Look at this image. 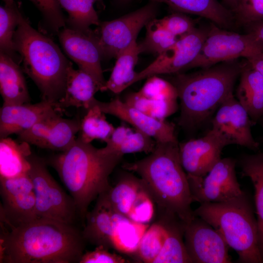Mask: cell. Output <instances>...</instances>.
<instances>
[{
    "instance_id": "9",
    "label": "cell",
    "mask_w": 263,
    "mask_h": 263,
    "mask_svg": "<svg viewBox=\"0 0 263 263\" xmlns=\"http://www.w3.org/2000/svg\"><path fill=\"white\" fill-rule=\"evenodd\" d=\"M236 164L232 158H221L204 176L187 175L193 201L221 202L241 195L244 191L236 177Z\"/></svg>"
},
{
    "instance_id": "41",
    "label": "cell",
    "mask_w": 263,
    "mask_h": 263,
    "mask_svg": "<svg viewBox=\"0 0 263 263\" xmlns=\"http://www.w3.org/2000/svg\"><path fill=\"white\" fill-rule=\"evenodd\" d=\"M158 20L167 30L178 38L196 28L193 20L182 13H173Z\"/></svg>"
},
{
    "instance_id": "46",
    "label": "cell",
    "mask_w": 263,
    "mask_h": 263,
    "mask_svg": "<svg viewBox=\"0 0 263 263\" xmlns=\"http://www.w3.org/2000/svg\"><path fill=\"white\" fill-rule=\"evenodd\" d=\"M260 121H261V125H262V127L263 132V116L262 117V118H261ZM262 140H263V135Z\"/></svg>"
},
{
    "instance_id": "3",
    "label": "cell",
    "mask_w": 263,
    "mask_h": 263,
    "mask_svg": "<svg viewBox=\"0 0 263 263\" xmlns=\"http://www.w3.org/2000/svg\"><path fill=\"white\" fill-rule=\"evenodd\" d=\"M123 156L96 148L77 137L67 150L50 159L74 199L84 225L89 205L109 189V176Z\"/></svg>"
},
{
    "instance_id": "48",
    "label": "cell",
    "mask_w": 263,
    "mask_h": 263,
    "mask_svg": "<svg viewBox=\"0 0 263 263\" xmlns=\"http://www.w3.org/2000/svg\"><path fill=\"white\" fill-rule=\"evenodd\" d=\"M95 1H99V0H94Z\"/></svg>"
},
{
    "instance_id": "7",
    "label": "cell",
    "mask_w": 263,
    "mask_h": 263,
    "mask_svg": "<svg viewBox=\"0 0 263 263\" xmlns=\"http://www.w3.org/2000/svg\"><path fill=\"white\" fill-rule=\"evenodd\" d=\"M263 53V41L253 32L239 34L212 26L196 58L187 69L207 68L218 63L246 59Z\"/></svg>"
},
{
    "instance_id": "5",
    "label": "cell",
    "mask_w": 263,
    "mask_h": 263,
    "mask_svg": "<svg viewBox=\"0 0 263 263\" xmlns=\"http://www.w3.org/2000/svg\"><path fill=\"white\" fill-rule=\"evenodd\" d=\"M14 42L23 70L38 86L42 100L56 103L64 94L71 62L50 38L33 28L21 13Z\"/></svg>"
},
{
    "instance_id": "2",
    "label": "cell",
    "mask_w": 263,
    "mask_h": 263,
    "mask_svg": "<svg viewBox=\"0 0 263 263\" xmlns=\"http://www.w3.org/2000/svg\"><path fill=\"white\" fill-rule=\"evenodd\" d=\"M122 168L139 175L160 211L177 215L186 223L195 216L187 174L179 158V143L156 142L153 150Z\"/></svg>"
},
{
    "instance_id": "10",
    "label": "cell",
    "mask_w": 263,
    "mask_h": 263,
    "mask_svg": "<svg viewBox=\"0 0 263 263\" xmlns=\"http://www.w3.org/2000/svg\"><path fill=\"white\" fill-rule=\"evenodd\" d=\"M155 3L152 2L118 19L100 23L98 38L103 56L116 58L136 41L142 28L156 16Z\"/></svg>"
},
{
    "instance_id": "40",
    "label": "cell",
    "mask_w": 263,
    "mask_h": 263,
    "mask_svg": "<svg viewBox=\"0 0 263 263\" xmlns=\"http://www.w3.org/2000/svg\"><path fill=\"white\" fill-rule=\"evenodd\" d=\"M242 22L247 25L263 21V0H239L234 11Z\"/></svg>"
},
{
    "instance_id": "34",
    "label": "cell",
    "mask_w": 263,
    "mask_h": 263,
    "mask_svg": "<svg viewBox=\"0 0 263 263\" xmlns=\"http://www.w3.org/2000/svg\"><path fill=\"white\" fill-rule=\"evenodd\" d=\"M105 114L95 102L80 120L78 138L88 143L97 139L106 142L115 128L106 120Z\"/></svg>"
},
{
    "instance_id": "11",
    "label": "cell",
    "mask_w": 263,
    "mask_h": 263,
    "mask_svg": "<svg viewBox=\"0 0 263 263\" xmlns=\"http://www.w3.org/2000/svg\"><path fill=\"white\" fill-rule=\"evenodd\" d=\"M0 223L11 229L38 218L34 188L28 173L0 178Z\"/></svg>"
},
{
    "instance_id": "17",
    "label": "cell",
    "mask_w": 263,
    "mask_h": 263,
    "mask_svg": "<svg viewBox=\"0 0 263 263\" xmlns=\"http://www.w3.org/2000/svg\"><path fill=\"white\" fill-rule=\"evenodd\" d=\"M178 99L173 84L153 75L138 91L128 94L124 101L153 117L165 120L177 111Z\"/></svg>"
},
{
    "instance_id": "43",
    "label": "cell",
    "mask_w": 263,
    "mask_h": 263,
    "mask_svg": "<svg viewBox=\"0 0 263 263\" xmlns=\"http://www.w3.org/2000/svg\"><path fill=\"white\" fill-rule=\"evenodd\" d=\"M248 26L249 31L254 33L263 41V21Z\"/></svg>"
},
{
    "instance_id": "15",
    "label": "cell",
    "mask_w": 263,
    "mask_h": 263,
    "mask_svg": "<svg viewBox=\"0 0 263 263\" xmlns=\"http://www.w3.org/2000/svg\"><path fill=\"white\" fill-rule=\"evenodd\" d=\"M230 144L226 137L211 128L202 137L179 144L181 165L187 175L204 176L221 159L224 148Z\"/></svg>"
},
{
    "instance_id": "21",
    "label": "cell",
    "mask_w": 263,
    "mask_h": 263,
    "mask_svg": "<svg viewBox=\"0 0 263 263\" xmlns=\"http://www.w3.org/2000/svg\"><path fill=\"white\" fill-rule=\"evenodd\" d=\"M97 199L94 208L86 215L82 235L86 242L109 249L113 248V232L121 214L112 208L103 194Z\"/></svg>"
},
{
    "instance_id": "33",
    "label": "cell",
    "mask_w": 263,
    "mask_h": 263,
    "mask_svg": "<svg viewBox=\"0 0 263 263\" xmlns=\"http://www.w3.org/2000/svg\"><path fill=\"white\" fill-rule=\"evenodd\" d=\"M168 213H160L159 220L147 229L136 254L145 263H153L161 251L168 236Z\"/></svg>"
},
{
    "instance_id": "23",
    "label": "cell",
    "mask_w": 263,
    "mask_h": 263,
    "mask_svg": "<svg viewBox=\"0 0 263 263\" xmlns=\"http://www.w3.org/2000/svg\"><path fill=\"white\" fill-rule=\"evenodd\" d=\"M240 76L236 99L255 124L263 116V76L247 61Z\"/></svg>"
},
{
    "instance_id": "4",
    "label": "cell",
    "mask_w": 263,
    "mask_h": 263,
    "mask_svg": "<svg viewBox=\"0 0 263 263\" xmlns=\"http://www.w3.org/2000/svg\"><path fill=\"white\" fill-rule=\"evenodd\" d=\"M244 64L233 60L194 73H178L173 83L180 101L178 124L192 131L209 120L221 105L233 95L234 84Z\"/></svg>"
},
{
    "instance_id": "26",
    "label": "cell",
    "mask_w": 263,
    "mask_h": 263,
    "mask_svg": "<svg viewBox=\"0 0 263 263\" xmlns=\"http://www.w3.org/2000/svg\"><path fill=\"white\" fill-rule=\"evenodd\" d=\"M163 2L180 13L196 15L207 19L220 27H229L232 13L217 0H150Z\"/></svg>"
},
{
    "instance_id": "16",
    "label": "cell",
    "mask_w": 263,
    "mask_h": 263,
    "mask_svg": "<svg viewBox=\"0 0 263 263\" xmlns=\"http://www.w3.org/2000/svg\"><path fill=\"white\" fill-rule=\"evenodd\" d=\"M56 111L19 134L20 141L41 148L65 151L75 142L80 120L62 117Z\"/></svg>"
},
{
    "instance_id": "8",
    "label": "cell",
    "mask_w": 263,
    "mask_h": 263,
    "mask_svg": "<svg viewBox=\"0 0 263 263\" xmlns=\"http://www.w3.org/2000/svg\"><path fill=\"white\" fill-rule=\"evenodd\" d=\"M30 162L28 174L33 184L38 217L74 225L79 216L72 196L53 178L42 160L31 155Z\"/></svg>"
},
{
    "instance_id": "14",
    "label": "cell",
    "mask_w": 263,
    "mask_h": 263,
    "mask_svg": "<svg viewBox=\"0 0 263 263\" xmlns=\"http://www.w3.org/2000/svg\"><path fill=\"white\" fill-rule=\"evenodd\" d=\"M207 32L196 28L179 38L174 44L158 55L146 68L137 72L133 84L153 75L179 73L187 70L198 55Z\"/></svg>"
},
{
    "instance_id": "47",
    "label": "cell",
    "mask_w": 263,
    "mask_h": 263,
    "mask_svg": "<svg viewBox=\"0 0 263 263\" xmlns=\"http://www.w3.org/2000/svg\"><path fill=\"white\" fill-rule=\"evenodd\" d=\"M122 0V1H127V0Z\"/></svg>"
},
{
    "instance_id": "45",
    "label": "cell",
    "mask_w": 263,
    "mask_h": 263,
    "mask_svg": "<svg viewBox=\"0 0 263 263\" xmlns=\"http://www.w3.org/2000/svg\"><path fill=\"white\" fill-rule=\"evenodd\" d=\"M5 2V4H10L15 2L14 0H3Z\"/></svg>"
},
{
    "instance_id": "12",
    "label": "cell",
    "mask_w": 263,
    "mask_h": 263,
    "mask_svg": "<svg viewBox=\"0 0 263 263\" xmlns=\"http://www.w3.org/2000/svg\"><path fill=\"white\" fill-rule=\"evenodd\" d=\"M184 242L192 263H230L229 246L220 233L195 216L186 224Z\"/></svg>"
},
{
    "instance_id": "36",
    "label": "cell",
    "mask_w": 263,
    "mask_h": 263,
    "mask_svg": "<svg viewBox=\"0 0 263 263\" xmlns=\"http://www.w3.org/2000/svg\"><path fill=\"white\" fill-rule=\"evenodd\" d=\"M20 14L15 2L0 7V52L10 56L17 63L14 37Z\"/></svg>"
},
{
    "instance_id": "22",
    "label": "cell",
    "mask_w": 263,
    "mask_h": 263,
    "mask_svg": "<svg viewBox=\"0 0 263 263\" xmlns=\"http://www.w3.org/2000/svg\"><path fill=\"white\" fill-rule=\"evenodd\" d=\"M99 89L94 78L86 72L75 69L71 62L67 71L65 87L62 97L55 103L56 110L70 107L83 108L86 110L96 101L94 94Z\"/></svg>"
},
{
    "instance_id": "44",
    "label": "cell",
    "mask_w": 263,
    "mask_h": 263,
    "mask_svg": "<svg viewBox=\"0 0 263 263\" xmlns=\"http://www.w3.org/2000/svg\"><path fill=\"white\" fill-rule=\"evenodd\" d=\"M234 12L236 9L239 0H223Z\"/></svg>"
},
{
    "instance_id": "29",
    "label": "cell",
    "mask_w": 263,
    "mask_h": 263,
    "mask_svg": "<svg viewBox=\"0 0 263 263\" xmlns=\"http://www.w3.org/2000/svg\"><path fill=\"white\" fill-rule=\"evenodd\" d=\"M168 236L153 263H192L184 242L186 224L177 215L168 216Z\"/></svg>"
},
{
    "instance_id": "19",
    "label": "cell",
    "mask_w": 263,
    "mask_h": 263,
    "mask_svg": "<svg viewBox=\"0 0 263 263\" xmlns=\"http://www.w3.org/2000/svg\"><path fill=\"white\" fill-rule=\"evenodd\" d=\"M253 124L246 111L234 95L221 105L211 120L212 129L224 135L231 144L257 150L259 144L251 133Z\"/></svg>"
},
{
    "instance_id": "32",
    "label": "cell",
    "mask_w": 263,
    "mask_h": 263,
    "mask_svg": "<svg viewBox=\"0 0 263 263\" xmlns=\"http://www.w3.org/2000/svg\"><path fill=\"white\" fill-rule=\"evenodd\" d=\"M143 186L141 178L127 173L123 175L115 186L110 187L102 194L116 212L127 217Z\"/></svg>"
},
{
    "instance_id": "39",
    "label": "cell",
    "mask_w": 263,
    "mask_h": 263,
    "mask_svg": "<svg viewBox=\"0 0 263 263\" xmlns=\"http://www.w3.org/2000/svg\"><path fill=\"white\" fill-rule=\"evenodd\" d=\"M154 204L144 185L138 193L127 217L134 222L149 224L154 216Z\"/></svg>"
},
{
    "instance_id": "35",
    "label": "cell",
    "mask_w": 263,
    "mask_h": 263,
    "mask_svg": "<svg viewBox=\"0 0 263 263\" xmlns=\"http://www.w3.org/2000/svg\"><path fill=\"white\" fill-rule=\"evenodd\" d=\"M61 8L68 14L67 27L83 32L90 31L92 25H99L94 7V0H57Z\"/></svg>"
},
{
    "instance_id": "27",
    "label": "cell",
    "mask_w": 263,
    "mask_h": 263,
    "mask_svg": "<svg viewBox=\"0 0 263 263\" xmlns=\"http://www.w3.org/2000/svg\"><path fill=\"white\" fill-rule=\"evenodd\" d=\"M103 148L109 152L122 155L127 153L145 152L149 154L154 149L156 142L153 138L135 129L121 126L114 129Z\"/></svg>"
},
{
    "instance_id": "42",
    "label": "cell",
    "mask_w": 263,
    "mask_h": 263,
    "mask_svg": "<svg viewBox=\"0 0 263 263\" xmlns=\"http://www.w3.org/2000/svg\"><path fill=\"white\" fill-rule=\"evenodd\" d=\"M123 257L109 252L103 246H96L94 250L84 253L79 263H129Z\"/></svg>"
},
{
    "instance_id": "25",
    "label": "cell",
    "mask_w": 263,
    "mask_h": 263,
    "mask_svg": "<svg viewBox=\"0 0 263 263\" xmlns=\"http://www.w3.org/2000/svg\"><path fill=\"white\" fill-rule=\"evenodd\" d=\"M29 144L9 137L0 140V178H13L28 173L31 155Z\"/></svg>"
},
{
    "instance_id": "20",
    "label": "cell",
    "mask_w": 263,
    "mask_h": 263,
    "mask_svg": "<svg viewBox=\"0 0 263 263\" xmlns=\"http://www.w3.org/2000/svg\"><path fill=\"white\" fill-rule=\"evenodd\" d=\"M56 111L55 103L45 100L35 104H3L0 110V137L19 135Z\"/></svg>"
},
{
    "instance_id": "38",
    "label": "cell",
    "mask_w": 263,
    "mask_h": 263,
    "mask_svg": "<svg viewBox=\"0 0 263 263\" xmlns=\"http://www.w3.org/2000/svg\"><path fill=\"white\" fill-rule=\"evenodd\" d=\"M39 10L42 17L41 30L46 33L58 34L66 26V19L57 0H29Z\"/></svg>"
},
{
    "instance_id": "1",
    "label": "cell",
    "mask_w": 263,
    "mask_h": 263,
    "mask_svg": "<svg viewBox=\"0 0 263 263\" xmlns=\"http://www.w3.org/2000/svg\"><path fill=\"white\" fill-rule=\"evenodd\" d=\"M2 230L1 263H76L84 253L86 241L74 225L38 217Z\"/></svg>"
},
{
    "instance_id": "37",
    "label": "cell",
    "mask_w": 263,
    "mask_h": 263,
    "mask_svg": "<svg viewBox=\"0 0 263 263\" xmlns=\"http://www.w3.org/2000/svg\"><path fill=\"white\" fill-rule=\"evenodd\" d=\"M146 27L145 38L139 44L141 53L149 52L158 55L174 44L178 38L167 30L158 19H153Z\"/></svg>"
},
{
    "instance_id": "13",
    "label": "cell",
    "mask_w": 263,
    "mask_h": 263,
    "mask_svg": "<svg viewBox=\"0 0 263 263\" xmlns=\"http://www.w3.org/2000/svg\"><path fill=\"white\" fill-rule=\"evenodd\" d=\"M59 42L67 55L79 69L89 74L99 90L106 83L101 61L103 56L98 38L91 30L83 32L65 27L57 34Z\"/></svg>"
},
{
    "instance_id": "18",
    "label": "cell",
    "mask_w": 263,
    "mask_h": 263,
    "mask_svg": "<svg viewBox=\"0 0 263 263\" xmlns=\"http://www.w3.org/2000/svg\"><path fill=\"white\" fill-rule=\"evenodd\" d=\"M95 103L105 114L112 115L130 124L156 142L178 143L174 125L166 120L153 117L118 97L108 102L96 99Z\"/></svg>"
},
{
    "instance_id": "30",
    "label": "cell",
    "mask_w": 263,
    "mask_h": 263,
    "mask_svg": "<svg viewBox=\"0 0 263 263\" xmlns=\"http://www.w3.org/2000/svg\"><path fill=\"white\" fill-rule=\"evenodd\" d=\"M239 164L243 176L249 178L254 188L259 245L263 256V151L243 155Z\"/></svg>"
},
{
    "instance_id": "6",
    "label": "cell",
    "mask_w": 263,
    "mask_h": 263,
    "mask_svg": "<svg viewBox=\"0 0 263 263\" xmlns=\"http://www.w3.org/2000/svg\"><path fill=\"white\" fill-rule=\"evenodd\" d=\"M216 230L229 247L234 250L241 263H263L259 245L258 226L246 193L229 200L206 203L194 210Z\"/></svg>"
},
{
    "instance_id": "24",
    "label": "cell",
    "mask_w": 263,
    "mask_h": 263,
    "mask_svg": "<svg viewBox=\"0 0 263 263\" xmlns=\"http://www.w3.org/2000/svg\"><path fill=\"white\" fill-rule=\"evenodd\" d=\"M0 92L3 104H20L30 102L26 81L18 63L0 52Z\"/></svg>"
},
{
    "instance_id": "31",
    "label": "cell",
    "mask_w": 263,
    "mask_h": 263,
    "mask_svg": "<svg viewBox=\"0 0 263 263\" xmlns=\"http://www.w3.org/2000/svg\"><path fill=\"white\" fill-rule=\"evenodd\" d=\"M149 226V224L134 222L120 214L113 232V248L124 254H136L141 239Z\"/></svg>"
},
{
    "instance_id": "28",
    "label": "cell",
    "mask_w": 263,
    "mask_h": 263,
    "mask_svg": "<svg viewBox=\"0 0 263 263\" xmlns=\"http://www.w3.org/2000/svg\"><path fill=\"white\" fill-rule=\"evenodd\" d=\"M140 53V46L135 41L117 56L115 64L106 82L103 91L109 90L118 94L133 84L137 74L134 68Z\"/></svg>"
}]
</instances>
